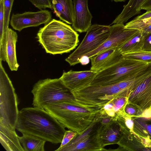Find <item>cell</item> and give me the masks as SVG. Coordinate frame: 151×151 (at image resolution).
Segmentation results:
<instances>
[{
    "mask_svg": "<svg viewBox=\"0 0 151 151\" xmlns=\"http://www.w3.org/2000/svg\"><path fill=\"white\" fill-rule=\"evenodd\" d=\"M65 127L44 109L27 107L19 111L16 129L55 144L61 143Z\"/></svg>",
    "mask_w": 151,
    "mask_h": 151,
    "instance_id": "1",
    "label": "cell"
},
{
    "mask_svg": "<svg viewBox=\"0 0 151 151\" xmlns=\"http://www.w3.org/2000/svg\"><path fill=\"white\" fill-rule=\"evenodd\" d=\"M79 35L70 25L52 19L40 29L36 38L47 53L61 54L76 47Z\"/></svg>",
    "mask_w": 151,
    "mask_h": 151,
    "instance_id": "2",
    "label": "cell"
},
{
    "mask_svg": "<svg viewBox=\"0 0 151 151\" xmlns=\"http://www.w3.org/2000/svg\"><path fill=\"white\" fill-rule=\"evenodd\" d=\"M44 109L65 127L80 133L93 122L99 110L86 107L76 101H64L46 106Z\"/></svg>",
    "mask_w": 151,
    "mask_h": 151,
    "instance_id": "3",
    "label": "cell"
},
{
    "mask_svg": "<svg viewBox=\"0 0 151 151\" xmlns=\"http://www.w3.org/2000/svg\"><path fill=\"white\" fill-rule=\"evenodd\" d=\"M34 107L44 109L47 105L64 101H76L71 91L59 78H46L39 80L31 91Z\"/></svg>",
    "mask_w": 151,
    "mask_h": 151,
    "instance_id": "4",
    "label": "cell"
},
{
    "mask_svg": "<svg viewBox=\"0 0 151 151\" xmlns=\"http://www.w3.org/2000/svg\"><path fill=\"white\" fill-rule=\"evenodd\" d=\"M0 60V123L15 130L19 111L12 82Z\"/></svg>",
    "mask_w": 151,
    "mask_h": 151,
    "instance_id": "5",
    "label": "cell"
},
{
    "mask_svg": "<svg viewBox=\"0 0 151 151\" xmlns=\"http://www.w3.org/2000/svg\"><path fill=\"white\" fill-rule=\"evenodd\" d=\"M149 64L124 58L116 63L98 72L90 84H110L120 82Z\"/></svg>",
    "mask_w": 151,
    "mask_h": 151,
    "instance_id": "6",
    "label": "cell"
},
{
    "mask_svg": "<svg viewBox=\"0 0 151 151\" xmlns=\"http://www.w3.org/2000/svg\"><path fill=\"white\" fill-rule=\"evenodd\" d=\"M98 113L93 122L87 128L80 133H77L69 143L55 151L108 150L103 147L101 144L99 134L101 124Z\"/></svg>",
    "mask_w": 151,
    "mask_h": 151,
    "instance_id": "7",
    "label": "cell"
},
{
    "mask_svg": "<svg viewBox=\"0 0 151 151\" xmlns=\"http://www.w3.org/2000/svg\"><path fill=\"white\" fill-rule=\"evenodd\" d=\"M110 32L109 26L98 24L91 25L79 46L65 60L70 66L80 63V59L101 45L108 38Z\"/></svg>",
    "mask_w": 151,
    "mask_h": 151,
    "instance_id": "8",
    "label": "cell"
},
{
    "mask_svg": "<svg viewBox=\"0 0 151 151\" xmlns=\"http://www.w3.org/2000/svg\"><path fill=\"white\" fill-rule=\"evenodd\" d=\"M123 24H116L110 26V34L107 39L98 48L84 56L90 58L106 50L118 47L139 31L125 28Z\"/></svg>",
    "mask_w": 151,
    "mask_h": 151,
    "instance_id": "9",
    "label": "cell"
},
{
    "mask_svg": "<svg viewBox=\"0 0 151 151\" xmlns=\"http://www.w3.org/2000/svg\"><path fill=\"white\" fill-rule=\"evenodd\" d=\"M50 12L43 9L36 12H27L13 14L10 24L13 28L19 32L29 27H36L47 24L52 19Z\"/></svg>",
    "mask_w": 151,
    "mask_h": 151,
    "instance_id": "10",
    "label": "cell"
},
{
    "mask_svg": "<svg viewBox=\"0 0 151 151\" xmlns=\"http://www.w3.org/2000/svg\"><path fill=\"white\" fill-rule=\"evenodd\" d=\"M122 131V138L118 143L121 150L151 151V146L125 124L122 117L116 118Z\"/></svg>",
    "mask_w": 151,
    "mask_h": 151,
    "instance_id": "11",
    "label": "cell"
},
{
    "mask_svg": "<svg viewBox=\"0 0 151 151\" xmlns=\"http://www.w3.org/2000/svg\"><path fill=\"white\" fill-rule=\"evenodd\" d=\"M98 72L90 70L64 72L60 78L71 91L77 90L90 84Z\"/></svg>",
    "mask_w": 151,
    "mask_h": 151,
    "instance_id": "12",
    "label": "cell"
},
{
    "mask_svg": "<svg viewBox=\"0 0 151 151\" xmlns=\"http://www.w3.org/2000/svg\"><path fill=\"white\" fill-rule=\"evenodd\" d=\"M128 102L135 104L145 113H151V76L139 84L130 94Z\"/></svg>",
    "mask_w": 151,
    "mask_h": 151,
    "instance_id": "13",
    "label": "cell"
},
{
    "mask_svg": "<svg viewBox=\"0 0 151 151\" xmlns=\"http://www.w3.org/2000/svg\"><path fill=\"white\" fill-rule=\"evenodd\" d=\"M88 0H73L74 19L72 27L80 33L86 32L91 25L92 16L89 9Z\"/></svg>",
    "mask_w": 151,
    "mask_h": 151,
    "instance_id": "14",
    "label": "cell"
},
{
    "mask_svg": "<svg viewBox=\"0 0 151 151\" xmlns=\"http://www.w3.org/2000/svg\"><path fill=\"white\" fill-rule=\"evenodd\" d=\"M124 58L118 47L113 48L91 57L90 70L98 72L116 63Z\"/></svg>",
    "mask_w": 151,
    "mask_h": 151,
    "instance_id": "15",
    "label": "cell"
},
{
    "mask_svg": "<svg viewBox=\"0 0 151 151\" xmlns=\"http://www.w3.org/2000/svg\"><path fill=\"white\" fill-rule=\"evenodd\" d=\"M151 76V63L136 72L126 79L119 82L121 90L129 97L130 94L141 83Z\"/></svg>",
    "mask_w": 151,
    "mask_h": 151,
    "instance_id": "16",
    "label": "cell"
},
{
    "mask_svg": "<svg viewBox=\"0 0 151 151\" xmlns=\"http://www.w3.org/2000/svg\"><path fill=\"white\" fill-rule=\"evenodd\" d=\"M121 127L116 119L109 124L102 126L100 131L99 137L102 147L118 144L122 136Z\"/></svg>",
    "mask_w": 151,
    "mask_h": 151,
    "instance_id": "17",
    "label": "cell"
},
{
    "mask_svg": "<svg viewBox=\"0 0 151 151\" xmlns=\"http://www.w3.org/2000/svg\"><path fill=\"white\" fill-rule=\"evenodd\" d=\"M15 130L0 123V142L7 151H24Z\"/></svg>",
    "mask_w": 151,
    "mask_h": 151,
    "instance_id": "18",
    "label": "cell"
},
{
    "mask_svg": "<svg viewBox=\"0 0 151 151\" xmlns=\"http://www.w3.org/2000/svg\"><path fill=\"white\" fill-rule=\"evenodd\" d=\"M56 16L60 20L72 24L74 19L73 2L72 0H50Z\"/></svg>",
    "mask_w": 151,
    "mask_h": 151,
    "instance_id": "19",
    "label": "cell"
},
{
    "mask_svg": "<svg viewBox=\"0 0 151 151\" xmlns=\"http://www.w3.org/2000/svg\"><path fill=\"white\" fill-rule=\"evenodd\" d=\"M128 98L120 97L109 101L100 109L99 114L101 116H110L116 119L124 116L126 114L124 109L128 103Z\"/></svg>",
    "mask_w": 151,
    "mask_h": 151,
    "instance_id": "20",
    "label": "cell"
},
{
    "mask_svg": "<svg viewBox=\"0 0 151 151\" xmlns=\"http://www.w3.org/2000/svg\"><path fill=\"white\" fill-rule=\"evenodd\" d=\"M17 39L16 32L8 28L6 46V61L12 71H17L19 66L17 63L16 50Z\"/></svg>",
    "mask_w": 151,
    "mask_h": 151,
    "instance_id": "21",
    "label": "cell"
},
{
    "mask_svg": "<svg viewBox=\"0 0 151 151\" xmlns=\"http://www.w3.org/2000/svg\"><path fill=\"white\" fill-rule=\"evenodd\" d=\"M132 130L151 146V116L132 117Z\"/></svg>",
    "mask_w": 151,
    "mask_h": 151,
    "instance_id": "22",
    "label": "cell"
},
{
    "mask_svg": "<svg viewBox=\"0 0 151 151\" xmlns=\"http://www.w3.org/2000/svg\"><path fill=\"white\" fill-rule=\"evenodd\" d=\"M145 0H129L121 13L113 21L112 24H123L134 16L140 13L141 6Z\"/></svg>",
    "mask_w": 151,
    "mask_h": 151,
    "instance_id": "23",
    "label": "cell"
},
{
    "mask_svg": "<svg viewBox=\"0 0 151 151\" xmlns=\"http://www.w3.org/2000/svg\"><path fill=\"white\" fill-rule=\"evenodd\" d=\"M24 151H44L46 141L36 137L23 134L19 137Z\"/></svg>",
    "mask_w": 151,
    "mask_h": 151,
    "instance_id": "24",
    "label": "cell"
},
{
    "mask_svg": "<svg viewBox=\"0 0 151 151\" xmlns=\"http://www.w3.org/2000/svg\"><path fill=\"white\" fill-rule=\"evenodd\" d=\"M144 37V32L139 30L118 48L122 54L142 50Z\"/></svg>",
    "mask_w": 151,
    "mask_h": 151,
    "instance_id": "25",
    "label": "cell"
},
{
    "mask_svg": "<svg viewBox=\"0 0 151 151\" xmlns=\"http://www.w3.org/2000/svg\"><path fill=\"white\" fill-rule=\"evenodd\" d=\"M14 0H3L4 2V24L3 32L0 35V45H6L7 40V31L9 28L10 16Z\"/></svg>",
    "mask_w": 151,
    "mask_h": 151,
    "instance_id": "26",
    "label": "cell"
},
{
    "mask_svg": "<svg viewBox=\"0 0 151 151\" xmlns=\"http://www.w3.org/2000/svg\"><path fill=\"white\" fill-rule=\"evenodd\" d=\"M124 58L151 63V51L142 50L122 54Z\"/></svg>",
    "mask_w": 151,
    "mask_h": 151,
    "instance_id": "27",
    "label": "cell"
},
{
    "mask_svg": "<svg viewBox=\"0 0 151 151\" xmlns=\"http://www.w3.org/2000/svg\"><path fill=\"white\" fill-rule=\"evenodd\" d=\"M151 24V18L141 20H132L125 25L127 28L133 29L142 31L145 28Z\"/></svg>",
    "mask_w": 151,
    "mask_h": 151,
    "instance_id": "28",
    "label": "cell"
},
{
    "mask_svg": "<svg viewBox=\"0 0 151 151\" xmlns=\"http://www.w3.org/2000/svg\"><path fill=\"white\" fill-rule=\"evenodd\" d=\"M124 110L126 114L131 117L143 116V114L139 107L131 103H128Z\"/></svg>",
    "mask_w": 151,
    "mask_h": 151,
    "instance_id": "29",
    "label": "cell"
},
{
    "mask_svg": "<svg viewBox=\"0 0 151 151\" xmlns=\"http://www.w3.org/2000/svg\"><path fill=\"white\" fill-rule=\"evenodd\" d=\"M36 7L40 10L47 8L52 9L50 0H28Z\"/></svg>",
    "mask_w": 151,
    "mask_h": 151,
    "instance_id": "30",
    "label": "cell"
},
{
    "mask_svg": "<svg viewBox=\"0 0 151 151\" xmlns=\"http://www.w3.org/2000/svg\"><path fill=\"white\" fill-rule=\"evenodd\" d=\"M77 134L76 132L70 130H66L59 148H61L67 144L76 136Z\"/></svg>",
    "mask_w": 151,
    "mask_h": 151,
    "instance_id": "31",
    "label": "cell"
},
{
    "mask_svg": "<svg viewBox=\"0 0 151 151\" xmlns=\"http://www.w3.org/2000/svg\"><path fill=\"white\" fill-rule=\"evenodd\" d=\"M144 43L142 50L151 51V32H144Z\"/></svg>",
    "mask_w": 151,
    "mask_h": 151,
    "instance_id": "32",
    "label": "cell"
},
{
    "mask_svg": "<svg viewBox=\"0 0 151 151\" xmlns=\"http://www.w3.org/2000/svg\"><path fill=\"white\" fill-rule=\"evenodd\" d=\"M4 2L3 0H0V35L2 34L4 24Z\"/></svg>",
    "mask_w": 151,
    "mask_h": 151,
    "instance_id": "33",
    "label": "cell"
},
{
    "mask_svg": "<svg viewBox=\"0 0 151 151\" xmlns=\"http://www.w3.org/2000/svg\"><path fill=\"white\" fill-rule=\"evenodd\" d=\"M150 18H151V10L147 11L145 13L135 17L133 20H141Z\"/></svg>",
    "mask_w": 151,
    "mask_h": 151,
    "instance_id": "34",
    "label": "cell"
},
{
    "mask_svg": "<svg viewBox=\"0 0 151 151\" xmlns=\"http://www.w3.org/2000/svg\"><path fill=\"white\" fill-rule=\"evenodd\" d=\"M141 9L148 11L151 10V0H145L142 4Z\"/></svg>",
    "mask_w": 151,
    "mask_h": 151,
    "instance_id": "35",
    "label": "cell"
},
{
    "mask_svg": "<svg viewBox=\"0 0 151 151\" xmlns=\"http://www.w3.org/2000/svg\"><path fill=\"white\" fill-rule=\"evenodd\" d=\"M90 59L86 56H84L82 57L79 60V63L82 65H85L88 64L89 62Z\"/></svg>",
    "mask_w": 151,
    "mask_h": 151,
    "instance_id": "36",
    "label": "cell"
},
{
    "mask_svg": "<svg viewBox=\"0 0 151 151\" xmlns=\"http://www.w3.org/2000/svg\"><path fill=\"white\" fill-rule=\"evenodd\" d=\"M143 32L148 33L151 32V24L142 30Z\"/></svg>",
    "mask_w": 151,
    "mask_h": 151,
    "instance_id": "37",
    "label": "cell"
},
{
    "mask_svg": "<svg viewBox=\"0 0 151 151\" xmlns=\"http://www.w3.org/2000/svg\"><path fill=\"white\" fill-rule=\"evenodd\" d=\"M116 2L125 1L127 0H113Z\"/></svg>",
    "mask_w": 151,
    "mask_h": 151,
    "instance_id": "38",
    "label": "cell"
}]
</instances>
